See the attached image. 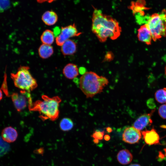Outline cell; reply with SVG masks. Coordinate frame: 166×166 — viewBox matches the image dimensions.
I'll list each match as a JSON object with an SVG mask.
<instances>
[{
    "instance_id": "34",
    "label": "cell",
    "mask_w": 166,
    "mask_h": 166,
    "mask_svg": "<svg viewBox=\"0 0 166 166\" xmlns=\"http://www.w3.org/2000/svg\"><path fill=\"white\" fill-rule=\"evenodd\" d=\"M166 90V88H164Z\"/></svg>"
},
{
    "instance_id": "33",
    "label": "cell",
    "mask_w": 166,
    "mask_h": 166,
    "mask_svg": "<svg viewBox=\"0 0 166 166\" xmlns=\"http://www.w3.org/2000/svg\"><path fill=\"white\" fill-rule=\"evenodd\" d=\"M164 71H165V76H166V65H165V67Z\"/></svg>"
},
{
    "instance_id": "6",
    "label": "cell",
    "mask_w": 166,
    "mask_h": 166,
    "mask_svg": "<svg viewBox=\"0 0 166 166\" xmlns=\"http://www.w3.org/2000/svg\"><path fill=\"white\" fill-rule=\"evenodd\" d=\"M81 34L78 31L74 23L61 27L60 33L55 37L56 43L57 46H61L70 38L78 36Z\"/></svg>"
},
{
    "instance_id": "24",
    "label": "cell",
    "mask_w": 166,
    "mask_h": 166,
    "mask_svg": "<svg viewBox=\"0 0 166 166\" xmlns=\"http://www.w3.org/2000/svg\"><path fill=\"white\" fill-rule=\"evenodd\" d=\"M160 116L163 118L166 119V104L161 105L158 109Z\"/></svg>"
},
{
    "instance_id": "20",
    "label": "cell",
    "mask_w": 166,
    "mask_h": 166,
    "mask_svg": "<svg viewBox=\"0 0 166 166\" xmlns=\"http://www.w3.org/2000/svg\"><path fill=\"white\" fill-rule=\"evenodd\" d=\"M10 150L8 143L4 141L0 136V158L8 153Z\"/></svg>"
},
{
    "instance_id": "5",
    "label": "cell",
    "mask_w": 166,
    "mask_h": 166,
    "mask_svg": "<svg viewBox=\"0 0 166 166\" xmlns=\"http://www.w3.org/2000/svg\"><path fill=\"white\" fill-rule=\"evenodd\" d=\"M145 23L149 29L152 40L156 41L166 36V10L146 16Z\"/></svg>"
},
{
    "instance_id": "32",
    "label": "cell",
    "mask_w": 166,
    "mask_h": 166,
    "mask_svg": "<svg viewBox=\"0 0 166 166\" xmlns=\"http://www.w3.org/2000/svg\"><path fill=\"white\" fill-rule=\"evenodd\" d=\"M93 141L94 143L97 144L98 143L99 140L94 139V140H93Z\"/></svg>"
},
{
    "instance_id": "30",
    "label": "cell",
    "mask_w": 166,
    "mask_h": 166,
    "mask_svg": "<svg viewBox=\"0 0 166 166\" xmlns=\"http://www.w3.org/2000/svg\"><path fill=\"white\" fill-rule=\"evenodd\" d=\"M128 166H141L140 164H131Z\"/></svg>"
},
{
    "instance_id": "14",
    "label": "cell",
    "mask_w": 166,
    "mask_h": 166,
    "mask_svg": "<svg viewBox=\"0 0 166 166\" xmlns=\"http://www.w3.org/2000/svg\"><path fill=\"white\" fill-rule=\"evenodd\" d=\"M62 72L65 77L69 79H73L78 75L79 70L76 65L69 63L64 67Z\"/></svg>"
},
{
    "instance_id": "2",
    "label": "cell",
    "mask_w": 166,
    "mask_h": 166,
    "mask_svg": "<svg viewBox=\"0 0 166 166\" xmlns=\"http://www.w3.org/2000/svg\"><path fill=\"white\" fill-rule=\"evenodd\" d=\"M42 100L30 102L28 108L30 111H37L39 117L43 121L49 119L52 121L57 120L59 115V103L61 101L57 96L50 97L46 95L42 96Z\"/></svg>"
},
{
    "instance_id": "21",
    "label": "cell",
    "mask_w": 166,
    "mask_h": 166,
    "mask_svg": "<svg viewBox=\"0 0 166 166\" xmlns=\"http://www.w3.org/2000/svg\"><path fill=\"white\" fill-rule=\"evenodd\" d=\"M155 97L158 102L161 103L166 102V90L164 88L158 90L155 94Z\"/></svg>"
},
{
    "instance_id": "9",
    "label": "cell",
    "mask_w": 166,
    "mask_h": 166,
    "mask_svg": "<svg viewBox=\"0 0 166 166\" xmlns=\"http://www.w3.org/2000/svg\"><path fill=\"white\" fill-rule=\"evenodd\" d=\"M155 111V109H154L149 113L141 115L135 121L133 127L140 131L148 125L151 124L152 122L151 117Z\"/></svg>"
},
{
    "instance_id": "31",
    "label": "cell",
    "mask_w": 166,
    "mask_h": 166,
    "mask_svg": "<svg viewBox=\"0 0 166 166\" xmlns=\"http://www.w3.org/2000/svg\"><path fill=\"white\" fill-rule=\"evenodd\" d=\"M2 98V90L0 89V101Z\"/></svg>"
},
{
    "instance_id": "29",
    "label": "cell",
    "mask_w": 166,
    "mask_h": 166,
    "mask_svg": "<svg viewBox=\"0 0 166 166\" xmlns=\"http://www.w3.org/2000/svg\"><path fill=\"white\" fill-rule=\"evenodd\" d=\"M106 131L108 132H111L112 131V128L110 127H108L106 128Z\"/></svg>"
},
{
    "instance_id": "27",
    "label": "cell",
    "mask_w": 166,
    "mask_h": 166,
    "mask_svg": "<svg viewBox=\"0 0 166 166\" xmlns=\"http://www.w3.org/2000/svg\"><path fill=\"white\" fill-rule=\"evenodd\" d=\"M56 0H36L39 3H41L45 2H47L49 3H51Z\"/></svg>"
},
{
    "instance_id": "17",
    "label": "cell",
    "mask_w": 166,
    "mask_h": 166,
    "mask_svg": "<svg viewBox=\"0 0 166 166\" xmlns=\"http://www.w3.org/2000/svg\"><path fill=\"white\" fill-rule=\"evenodd\" d=\"M38 54L39 57L43 59L50 57L53 54V47L50 45L42 44L39 47Z\"/></svg>"
},
{
    "instance_id": "28",
    "label": "cell",
    "mask_w": 166,
    "mask_h": 166,
    "mask_svg": "<svg viewBox=\"0 0 166 166\" xmlns=\"http://www.w3.org/2000/svg\"><path fill=\"white\" fill-rule=\"evenodd\" d=\"M104 139L106 141H108L110 139V136L108 135H106L104 136Z\"/></svg>"
},
{
    "instance_id": "18",
    "label": "cell",
    "mask_w": 166,
    "mask_h": 166,
    "mask_svg": "<svg viewBox=\"0 0 166 166\" xmlns=\"http://www.w3.org/2000/svg\"><path fill=\"white\" fill-rule=\"evenodd\" d=\"M55 39L54 32L52 30H45L41 35L40 40L42 44L51 45Z\"/></svg>"
},
{
    "instance_id": "10",
    "label": "cell",
    "mask_w": 166,
    "mask_h": 166,
    "mask_svg": "<svg viewBox=\"0 0 166 166\" xmlns=\"http://www.w3.org/2000/svg\"><path fill=\"white\" fill-rule=\"evenodd\" d=\"M139 40L148 45H150L152 39L151 32L147 25L145 24L141 26L137 30Z\"/></svg>"
},
{
    "instance_id": "12",
    "label": "cell",
    "mask_w": 166,
    "mask_h": 166,
    "mask_svg": "<svg viewBox=\"0 0 166 166\" xmlns=\"http://www.w3.org/2000/svg\"><path fill=\"white\" fill-rule=\"evenodd\" d=\"M18 136L17 130L12 127H7L4 128L1 132V137L3 140L7 143L15 141Z\"/></svg>"
},
{
    "instance_id": "11",
    "label": "cell",
    "mask_w": 166,
    "mask_h": 166,
    "mask_svg": "<svg viewBox=\"0 0 166 166\" xmlns=\"http://www.w3.org/2000/svg\"><path fill=\"white\" fill-rule=\"evenodd\" d=\"M141 133L146 144L149 145L160 144L159 136L154 129L143 131Z\"/></svg>"
},
{
    "instance_id": "3",
    "label": "cell",
    "mask_w": 166,
    "mask_h": 166,
    "mask_svg": "<svg viewBox=\"0 0 166 166\" xmlns=\"http://www.w3.org/2000/svg\"><path fill=\"white\" fill-rule=\"evenodd\" d=\"M108 79L92 71L85 72L80 78L79 86L87 98H92L100 93L109 83Z\"/></svg>"
},
{
    "instance_id": "22",
    "label": "cell",
    "mask_w": 166,
    "mask_h": 166,
    "mask_svg": "<svg viewBox=\"0 0 166 166\" xmlns=\"http://www.w3.org/2000/svg\"><path fill=\"white\" fill-rule=\"evenodd\" d=\"M10 6V0H0V13L6 10Z\"/></svg>"
},
{
    "instance_id": "25",
    "label": "cell",
    "mask_w": 166,
    "mask_h": 166,
    "mask_svg": "<svg viewBox=\"0 0 166 166\" xmlns=\"http://www.w3.org/2000/svg\"><path fill=\"white\" fill-rule=\"evenodd\" d=\"M114 55L112 52L109 51L107 52L105 55L103 60L105 61H110L113 60Z\"/></svg>"
},
{
    "instance_id": "1",
    "label": "cell",
    "mask_w": 166,
    "mask_h": 166,
    "mask_svg": "<svg viewBox=\"0 0 166 166\" xmlns=\"http://www.w3.org/2000/svg\"><path fill=\"white\" fill-rule=\"evenodd\" d=\"M92 18V31L100 42H105L108 38L114 40L120 35L121 28L118 22L101 10L94 8Z\"/></svg>"
},
{
    "instance_id": "8",
    "label": "cell",
    "mask_w": 166,
    "mask_h": 166,
    "mask_svg": "<svg viewBox=\"0 0 166 166\" xmlns=\"http://www.w3.org/2000/svg\"><path fill=\"white\" fill-rule=\"evenodd\" d=\"M141 136L140 131L132 126L126 128L122 135V140L131 144L138 143Z\"/></svg>"
},
{
    "instance_id": "7",
    "label": "cell",
    "mask_w": 166,
    "mask_h": 166,
    "mask_svg": "<svg viewBox=\"0 0 166 166\" xmlns=\"http://www.w3.org/2000/svg\"><path fill=\"white\" fill-rule=\"evenodd\" d=\"M11 98L14 105L18 112H20L28 106L30 101L32 99L30 92L21 90L19 93H14Z\"/></svg>"
},
{
    "instance_id": "15",
    "label": "cell",
    "mask_w": 166,
    "mask_h": 166,
    "mask_svg": "<svg viewBox=\"0 0 166 166\" xmlns=\"http://www.w3.org/2000/svg\"><path fill=\"white\" fill-rule=\"evenodd\" d=\"M42 20L45 25L52 26L57 22L58 20V16L54 11L48 10L43 14L42 16Z\"/></svg>"
},
{
    "instance_id": "26",
    "label": "cell",
    "mask_w": 166,
    "mask_h": 166,
    "mask_svg": "<svg viewBox=\"0 0 166 166\" xmlns=\"http://www.w3.org/2000/svg\"><path fill=\"white\" fill-rule=\"evenodd\" d=\"M44 151V149L43 148H41L34 150V152L39 154H43Z\"/></svg>"
},
{
    "instance_id": "13",
    "label": "cell",
    "mask_w": 166,
    "mask_h": 166,
    "mask_svg": "<svg viewBox=\"0 0 166 166\" xmlns=\"http://www.w3.org/2000/svg\"><path fill=\"white\" fill-rule=\"evenodd\" d=\"M61 51L64 56L71 55L74 54L77 50V45L73 40L69 39L61 46Z\"/></svg>"
},
{
    "instance_id": "19",
    "label": "cell",
    "mask_w": 166,
    "mask_h": 166,
    "mask_svg": "<svg viewBox=\"0 0 166 166\" xmlns=\"http://www.w3.org/2000/svg\"><path fill=\"white\" fill-rule=\"evenodd\" d=\"M73 126L72 120L68 118H64L60 121L59 127L60 129L63 131H68L71 130Z\"/></svg>"
},
{
    "instance_id": "4",
    "label": "cell",
    "mask_w": 166,
    "mask_h": 166,
    "mask_svg": "<svg viewBox=\"0 0 166 166\" xmlns=\"http://www.w3.org/2000/svg\"><path fill=\"white\" fill-rule=\"evenodd\" d=\"M28 66H20L16 73H12L11 77L14 85L22 90L30 92L38 86L36 80L32 76Z\"/></svg>"
},
{
    "instance_id": "16",
    "label": "cell",
    "mask_w": 166,
    "mask_h": 166,
    "mask_svg": "<svg viewBox=\"0 0 166 166\" xmlns=\"http://www.w3.org/2000/svg\"><path fill=\"white\" fill-rule=\"evenodd\" d=\"M133 159L132 154L128 149H122L120 151L117 155V159L118 162L123 165L130 163Z\"/></svg>"
},
{
    "instance_id": "23",
    "label": "cell",
    "mask_w": 166,
    "mask_h": 166,
    "mask_svg": "<svg viewBox=\"0 0 166 166\" xmlns=\"http://www.w3.org/2000/svg\"><path fill=\"white\" fill-rule=\"evenodd\" d=\"M104 132L96 131L92 135V137L95 139L101 140L103 139L104 135Z\"/></svg>"
}]
</instances>
